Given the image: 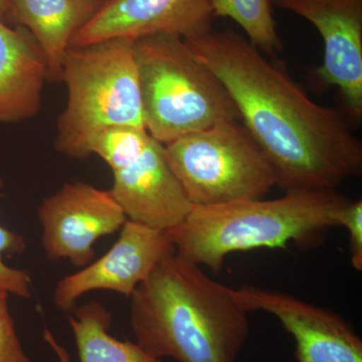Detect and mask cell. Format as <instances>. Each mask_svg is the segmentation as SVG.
<instances>
[{"label":"cell","instance_id":"cell-17","mask_svg":"<svg viewBox=\"0 0 362 362\" xmlns=\"http://www.w3.org/2000/svg\"><path fill=\"white\" fill-rule=\"evenodd\" d=\"M149 138L150 134L145 128L116 126L98 135L90 147V154L101 157L114 171L134 159Z\"/></svg>","mask_w":362,"mask_h":362},{"label":"cell","instance_id":"cell-6","mask_svg":"<svg viewBox=\"0 0 362 362\" xmlns=\"http://www.w3.org/2000/svg\"><path fill=\"white\" fill-rule=\"evenodd\" d=\"M194 206L259 199L278 185L277 171L240 121H223L164 144Z\"/></svg>","mask_w":362,"mask_h":362},{"label":"cell","instance_id":"cell-23","mask_svg":"<svg viewBox=\"0 0 362 362\" xmlns=\"http://www.w3.org/2000/svg\"><path fill=\"white\" fill-rule=\"evenodd\" d=\"M102 1H104V2H105V1H107V0H102Z\"/></svg>","mask_w":362,"mask_h":362},{"label":"cell","instance_id":"cell-13","mask_svg":"<svg viewBox=\"0 0 362 362\" xmlns=\"http://www.w3.org/2000/svg\"><path fill=\"white\" fill-rule=\"evenodd\" d=\"M47 80V61L32 33L0 20V124L20 123L37 115Z\"/></svg>","mask_w":362,"mask_h":362},{"label":"cell","instance_id":"cell-5","mask_svg":"<svg viewBox=\"0 0 362 362\" xmlns=\"http://www.w3.org/2000/svg\"><path fill=\"white\" fill-rule=\"evenodd\" d=\"M144 128L168 144L223 121H240L232 98L182 37L157 33L133 42Z\"/></svg>","mask_w":362,"mask_h":362},{"label":"cell","instance_id":"cell-22","mask_svg":"<svg viewBox=\"0 0 362 362\" xmlns=\"http://www.w3.org/2000/svg\"><path fill=\"white\" fill-rule=\"evenodd\" d=\"M0 20L4 23L11 21L9 18L8 8H7L6 0H0Z\"/></svg>","mask_w":362,"mask_h":362},{"label":"cell","instance_id":"cell-2","mask_svg":"<svg viewBox=\"0 0 362 362\" xmlns=\"http://www.w3.org/2000/svg\"><path fill=\"white\" fill-rule=\"evenodd\" d=\"M130 299L135 342L157 358L235 362L249 337V312L233 288L176 252L159 262Z\"/></svg>","mask_w":362,"mask_h":362},{"label":"cell","instance_id":"cell-4","mask_svg":"<svg viewBox=\"0 0 362 362\" xmlns=\"http://www.w3.org/2000/svg\"><path fill=\"white\" fill-rule=\"evenodd\" d=\"M61 81L68 100L57 121L54 144L59 153L86 159L103 131L116 126L144 128L133 40L112 39L71 47Z\"/></svg>","mask_w":362,"mask_h":362},{"label":"cell","instance_id":"cell-18","mask_svg":"<svg viewBox=\"0 0 362 362\" xmlns=\"http://www.w3.org/2000/svg\"><path fill=\"white\" fill-rule=\"evenodd\" d=\"M4 185V180L0 176V189ZM25 249V240L23 235L0 225V288L14 296L30 299L32 297V278L30 274L7 265L4 259L6 255L20 254Z\"/></svg>","mask_w":362,"mask_h":362},{"label":"cell","instance_id":"cell-8","mask_svg":"<svg viewBox=\"0 0 362 362\" xmlns=\"http://www.w3.org/2000/svg\"><path fill=\"white\" fill-rule=\"evenodd\" d=\"M175 252L168 230L127 221L104 256L57 283L54 303L59 310L71 312L90 292L111 291L130 298L159 262Z\"/></svg>","mask_w":362,"mask_h":362},{"label":"cell","instance_id":"cell-20","mask_svg":"<svg viewBox=\"0 0 362 362\" xmlns=\"http://www.w3.org/2000/svg\"><path fill=\"white\" fill-rule=\"evenodd\" d=\"M338 226H344L349 235L351 265L362 271V201H347L337 214Z\"/></svg>","mask_w":362,"mask_h":362},{"label":"cell","instance_id":"cell-9","mask_svg":"<svg viewBox=\"0 0 362 362\" xmlns=\"http://www.w3.org/2000/svg\"><path fill=\"white\" fill-rule=\"evenodd\" d=\"M312 23L324 42L316 81L337 87L349 118L362 115V0H272Z\"/></svg>","mask_w":362,"mask_h":362},{"label":"cell","instance_id":"cell-1","mask_svg":"<svg viewBox=\"0 0 362 362\" xmlns=\"http://www.w3.org/2000/svg\"><path fill=\"white\" fill-rule=\"evenodd\" d=\"M185 42L225 86L240 121L277 171L278 187L286 192L334 190L361 175L362 143L349 116L313 101L284 63L267 59L232 28Z\"/></svg>","mask_w":362,"mask_h":362},{"label":"cell","instance_id":"cell-7","mask_svg":"<svg viewBox=\"0 0 362 362\" xmlns=\"http://www.w3.org/2000/svg\"><path fill=\"white\" fill-rule=\"evenodd\" d=\"M42 247L49 261L68 259L84 268L95 258L94 245L122 228L127 216L111 190L83 181L66 182L37 209Z\"/></svg>","mask_w":362,"mask_h":362},{"label":"cell","instance_id":"cell-10","mask_svg":"<svg viewBox=\"0 0 362 362\" xmlns=\"http://www.w3.org/2000/svg\"><path fill=\"white\" fill-rule=\"evenodd\" d=\"M233 294L249 313L264 311L280 321L294 338L298 362H362V339L339 314L257 286H243Z\"/></svg>","mask_w":362,"mask_h":362},{"label":"cell","instance_id":"cell-11","mask_svg":"<svg viewBox=\"0 0 362 362\" xmlns=\"http://www.w3.org/2000/svg\"><path fill=\"white\" fill-rule=\"evenodd\" d=\"M211 0H107L71 39V47L112 39L134 40L157 33L182 39L213 30Z\"/></svg>","mask_w":362,"mask_h":362},{"label":"cell","instance_id":"cell-21","mask_svg":"<svg viewBox=\"0 0 362 362\" xmlns=\"http://www.w3.org/2000/svg\"><path fill=\"white\" fill-rule=\"evenodd\" d=\"M44 338L45 341L51 345L52 349L56 352L57 356L59 357V362H70V356H69L68 352L63 346L59 344L57 341L56 338L54 337L51 331L45 328L44 332Z\"/></svg>","mask_w":362,"mask_h":362},{"label":"cell","instance_id":"cell-15","mask_svg":"<svg viewBox=\"0 0 362 362\" xmlns=\"http://www.w3.org/2000/svg\"><path fill=\"white\" fill-rule=\"evenodd\" d=\"M110 311L99 302L76 307L69 315L80 362H163L138 343L122 341L109 333Z\"/></svg>","mask_w":362,"mask_h":362},{"label":"cell","instance_id":"cell-14","mask_svg":"<svg viewBox=\"0 0 362 362\" xmlns=\"http://www.w3.org/2000/svg\"><path fill=\"white\" fill-rule=\"evenodd\" d=\"M103 4L102 0H6L11 21L32 33L42 49L51 81H61L71 39Z\"/></svg>","mask_w":362,"mask_h":362},{"label":"cell","instance_id":"cell-12","mask_svg":"<svg viewBox=\"0 0 362 362\" xmlns=\"http://www.w3.org/2000/svg\"><path fill=\"white\" fill-rule=\"evenodd\" d=\"M110 190L128 221L156 230L180 225L194 206L169 166L164 145L151 135L134 159L113 171Z\"/></svg>","mask_w":362,"mask_h":362},{"label":"cell","instance_id":"cell-16","mask_svg":"<svg viewBox=\"0 0 362 362\" xmlns=\"http://www.w3.org/2000/svg\"><path fill=\"white\" fill-rule=\"evenodd\" d=\"M211 6L214 18L235 21L246 33L247 40L262 52L282 51L272 0H211Z\"/></svg>","mask_w":362,"mask_h":362},{"label":"cell","instance_id":"cell-3","mask_svg":"<svg viewBox=\"0 0 362 362\" xmlns=\"http://www.w3.org/2000/svg\"><path fill=\"white\" fill-rule=\"evenodd\" d=\"M349 201L334 190L286 192L279 199H247L192 207L180 225L168 230L175 252L218 273L226 256L252 250L317 245L337 228V214Z\"/></svg>","mask_w":362,"mask_h":362},{"label":"cell","instance_id":"cell-19","mask_svg":"<svg viewBox=\"0 0 362 362\" xmlns=\"http://www.w3.org/2000/svg\"><path fill=\"white\" fill-rule=\"evenodd\" d=\"M8 294L6 290L0 288V362H30L9 312L7 305Z\"/></svg>","mask_w":362,"mask_h":362}]
</instances>
